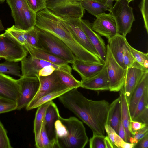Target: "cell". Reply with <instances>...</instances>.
<instances>
[{
    "instance_id": "cell-1",
    "label": "cell",
    "mask_w": 148,
    "mask_h": 148,
    "mask_svg": "<svg viewBox=\"0 0 148 148\" xmlns=\"http://www.w3.org/2000/svg\"><path fill=\"white\" fill-rule=\"evenodd\" d=\"M58 98L65 107L90 128L93 134L105 136L110 105L108 101L88 99L77 88L68 91Z\"/></svg>"
},
{
    "instance_id": "cell-2",
    "label": "cell",
    "mask_w": 148,
    "mask_h": 148,
    "mask_svg": "<svg viewBox=\"0 0 148 148\" xmlns=\"http://www.w3.org/2000/svg\"><path fill=\"white\" fill-rule=\"evenodd\" d=\"M35 26L58 38L69 47L77 60L86 62H102L98 56L78 43L62 17L46 8L36 13Z\"/></svg>"
},
{
    "instance_id": "cell-3",
    "label": "cell",
    "mask_w": 148,
    "mask_h": 148,
    "mask_svg": "<svg viewBox=\"0 0 148 148\" xmlns=\"http://www.w3.org/2000/svg\"><path fill=\"white\" fill-rule=\"evenodd\" d=\"M55 129L56 148H83L88 141L83 123L75 117L66 119L60 116Z\"/></svg>"
},
{
    "instance_id": "cell-4",
    "label": "cell",
    "mask_w": 148,
    "mask_h": 148,
    "mask_svg": "<svg viewBox=\"0 0 148 148\" xmlns=\"http://www.w3.org/2000/svg\"><path fill=\"white\" fill-rule=\"evenodd\" d=\"M38 39L42 49L67 61L69 63L72 64L76 60L67 46L51 33L39 29Z\"/></svg>"
},
{
    "instance_id": "cell-5",
    "label": "cell",
    "mask_w": 148,
    "mask_h": 148,
    "mask_svg": "<svg viewBox=\"0 0 148 148\" xmlns=\"http://www.w3.org/2000/svg\"><path fill=\"white\" fill-rule=\"evenodd\" d=\"M108 10L114 18L119 34L126 37L131 30L135 21L132 8L127 0H116Z\"/></svg>"
},
{
    "instance_id": "cell-6",
    "label": "cell",
    "mask_w": 148,
    "mask_h": 148,
    "mask_svg": "<svg viewBox=\"0 0 148 148\" xmlns=\"http://www.w3.org/2000/svg\"><path fill=\"white\" fill-rule=\"evenodd\" d=\"M28 51L7 32L0 34V60L18 62L27 56Z\"/></svg>"
},
{
    "instance_id": "cell-7",
    "label": "cell",
    "mask_w": 148,
    "mask_h": 148,
    "mask_svg": "<svg viewBox=\"0 0 148 148\" xmlns=\"http://www.w3.org/2000/svg\"><path fill=\"white\" fill-rule=\"evenodd\" d=\"M82 0H45L46 8L62 18H82L85 10L82 6Z\"/></svg>"
},
{
    "instance_id": "cell-8",
    "label": "cell",
    "mask_w": 148,
    "mask_h": 148,
    "mask_svg": "<svg viewBox=\"0 0 148 148\" xmlns=\"http://www.w3.org/2000/svg\"><path fill=\"white\" fill-rule=\"evenodd\" d=\"M106 46L107 54L104 63L110 82L109 90L112 92L119 91L124 84L127 69L123 68L118 64L112 56L108 44Z\"/></svg>"
},
{
    "instance_id": "cell-9",
    "label": "cell",
    "mask_w": 148,
    "mask_h": 148,
    "mask_svg": "<svg viewBox=\"0 0 148 148\" xmlns=\"http://www.w3.org/2000/svg\"><path fill=\"white\" fill-rule=\"evenodd\" d=\"M19 86V94L16 101V110H20L26 107L33 99L40 86V82L36 77L21 76L17 79Z\"/></svg>"
},
{
    "instance_id": "cell-10",
    "label": "cell",
    "mask_w": 148,
    "mask_h": 148,
    "mask_svg": "<svg viewBox=\"0 0 148 148\" xmlns=\"http://www.w3.org/2000/svg\"><path fill=\"white\" fill-rule=\"evenodd\" d=\"M21 76L23 77H36L39 71L47 66H52L56 70L72 74V69L68 64L56 65L49 62L32 57L26 56L21 61Z\"/></svg>"
},
{
    "instance_id": "cell-11",
    "label": "cell",
    "mask_w": 148,
    "mask_h": 148,
    "mask_svg": "<svg viewBox=\"0 0 148 148\" xmlns=\"http://www.w3.org/2000/svg\"><path fill=\"white\" fill-rule=\"evenodd\" d=\"M39 80L40 86L35 96L26 107L27 110L40 98L46 95L54 92L63 90L68 88L60 81L55 70L53 73L48 76H37Z\"/></svg>"
},
{
    "instance_id": "cell-12",
    "label": "cell",
    "mask_w": 148,
    "mask_h": 148,
    "mask_svg": "<svg viewBox=\"0 0 148 148\" xmlns=\"http://www.w3.org/2000/svg\"><path fill=\"white\" fill-rule=\"evenodd\" d=\"M93 30L108 39L119 33L115 21L110 13L101 14L96 17L92 25Z\"/></svg>"
},
{
    "instance_id": "cell-13",
    "label": "cell",
    "mask_w": 148,
    "mask_h": 148,
    "mask_svg": "<svg viewBox=\"0 0 148 148\" xmlns=\"http://www.w3.org/2000/svg\"><path fill=\"white\" fill-rule=\"evenodd\" d=\"M62 18L78 43L86 49L99 57L97 51L82 28L81 24L82 18L75 17Z\"/></svg>"
},
{
    "instance_id": "cell-14",
    "label": "cell",
    "mask_w": 148,
    "mask_h": 148,
    "mask_svg": "<svg viewBox=\"0 0 148 148\" xmlns=\"http://www.w3.org/2000/svg\"><path fill=\"white\" fill-rule=\"evenodd\" d=\"M148 71L136 61L132 66L127 69L126 74L124 86L121 89L129 103L132 93L142 77L144 73Z\"/></svg>"
},
{
    "instance_id": "cell-15",
    "label": "cell",
    "mask_w": 148,
    "mask_h": 148,
    "mask_svg": "<svg viewBox=\"0 0 148 148\" xmlns=\"http://www.w3.org/2000/svg\"><path fill=\"white\" fill-rule=\"evenodd\" d=\"M82 28L91 43L97 51L102 61L104 63L106 56L107 49L103 40L92 28V25L87 20L81 19Z\"/></svg>"
},
{
    "instance_id": "cell-16",
    "label": "cell",
    "mask_w": 148,
    "mask_h": 148,
    "mask_svg": "<svg viewBox=\"0 0 148 148\" xmlns=\"http://www.w3.org/2000/svg\"><path fill=\"white\" fill-rule=\"evenodd\" d=\"M81 82V87L84 88L95 91L109 90L110 82L105 64L96 75Z\"/></svg>"
},
{
    "instance_id": "cell-17",
    "label": "cell",
    "mask_w": 148,
    "mask_h": 148,
    "mask_svg": "<svg viewBox=\"0 0 148 148\" xmlns=\"http://www.w3.org/2000/svg\"><path fill=\"white\" fill-rule=\"evenodd\" d=\"M19 94L17 79L0 73V97L16 101Z\"/></svg>"
},
{
    "instance_id": "cell-18",
    "label": "cell",
    "mask_w": 148,
    "mask_h": 148,
    "mask_svg": "<svg viewBox=\"0 0 148 148\" xmlns=\"http://www.w3.org/2000/svg\"><path fill=\"white\" fill-rule=\"evenodd\" d=\"M104 63L84 62L76 60L72 64V69L80 75L82 80L91 78L99 72L104 66Z\"/></svg>"
},
{
    "instance_id": "cell-19",
    "label": "cell",
    "mask_w": 148,
    "mask_h": 148,
    "mask_svg": "<svg viewBox=\"0 0 148 148\" xmlns=\"http://www.w3.org/2000/svg\"><path fill=\"white\" fill-rule=\"evenodd\" d=\"M127 42L126 37L119 34L108 39V45L112 56L118 64L125 69L123 57Z\"/></svg>"
},
{
    "instance_id": "cell-20",
    "label": "cell",
    "mask_w": 148,
    "mask_h": 148,
    "mask_svg": "<svg viewBox=\"0 0 148 148\" xmlns=\"http://www.w3.org/2000/svg\"><path fill=\"white\" fill-rule=\"evenodd\" d=\"M60 116L57 106L52 100L51 101L46 109L44 119L46 132L51 140H56L55 124Z\"/></svg>"
},
{
    "instance_id": "cell-21",
    "label": "cell",
    "mask_w": 148,
    "mask_h": 148,
    "mask_svg": "<svg viewBox=\"0 0 148 148\" xmlns=\"http://www.w3.org/2000/svg\"><path fill=\"white\" fill-rule=\"evenodd\" d=\"M112 0H82V8L95 17L112 7Z\"/></svg>"
},
{
    "instance_id": "cell-22",
    "label": "cell",
    "mask_w": 148,
    "mask_h": 148,
    "mask_svg": "<svg viewBox=\"0 0 148 148\" xmlns=\"http://www.w3.org/2000/svg\"><path fill=\"white\" fill-rule=\"evenodd\" d=\"M148 88V71L144 73L134 90L129 103V109L132 118L136 106L146 89Z\"/></svg>"
},
{
    "instance_id": "cell-23",
    "label": "cell",
    "mask_w": 148,
    "mask_h": 148,
    "mask_svg": "<svg viewBox=\"0 0 148 148\" xmlns=\"http://www.w3.org/2000/svg\"><path fill=\"white\" fill-rule=\"evenodd\" d=\"M25 49L32 57L43 60L59 65H64L69 63L67 61L42 49L34 47L29 45Z\"/></svg>"
},
{
    "instance_id": "cell-24",
    "label": "cell",
    "mask_w": 148,
    "mask_h": 148,
    "mask_svg": "<svg viewBox=\"0 0 148 148\" xmlns=\"http://www.w3.org/2000/svg\"><path fill=\"white\" fill-rule=\"evenodd\" d=\"M119 91L121 104V118L125 131L126 142L129 143V138L133 135L131 127L132 119L129 109L128 103L123 91L121 89Z\"/></svg>"
},
{
    "instance_id": "cell-25",
    "label": "cell",
    "mask_w": 148,
    "mask_h": 148,
    "mask_svg": "<svg viewBox=\"0 0 148 148\" xmlns=\"http://www.w3.org/2000/svg\"><path fill=\"white\" fill-rule=\"evenodd\" d=\"M10 7L11 15L17 28L25 31L23 8L25 0H5Z\"/></svg>"
},
{
    "instance_id": "cell-26",
    "label": "cell",
    "mask_w": 148,
    "mask_h": 148,
    "mask_svg": "<svg viewBox=\"0 0 148 148\" xmlns=\"http://www.w3.org/2000/svg\"><path fill=\"white\" fill-rule=\"evenodd\" d=\"M121 117V104L119 96L110 104L107 124L110 125L117 134Z\"/></svg>"
},
{
    "instance_id": "cell-27",
    "label": "cell",
    "mask_w": 148,
    "mask_h": 148,
    "mask_svg": "<svg viewBox=\"0 0 148 148\" xmlns=\"http://www.w3.org/2000/svg\"><path fill=\"white\" fill-rule=\"evenodd\" d=\"M50 101L44 103L38 108L34 122V132L35 140L39 136L45 113Z\"/></svg>"
},
{
    "instance_id": "cell-28",
    "label": "cell",
    "mask_w": 148,
    "mask_h": 148,
    "mask_svg": "<svg viewBox=\"0 0 148 148\" xmlns=\"http://www.w3.org/2000/svg\"><path fill=\"white\" fill-rule=\"evenodd\" d=\"M35 146L37 148H56V140H51L47 135L44 120L39 136L35 140Z\"/></svg>"
},
{
    "instance_id": "cell-29",
    "label": "cell",
    "mask_w": 148,
    "mask_h": 148,
    "mask_svg": "<svg viewBox=\"0 0 148 148\" xmlns=\"http://www.w3.org/2000/svg\"><path fill=\"white\" fill-rule=\"evenodd\" d=\"M61 82L68 88L72 89L81 87V82L76 79L72 74L61 71L55 70Z\"/></svg>"
},
{
    "instance_id": "cell-30",
    "label": "cell",
    "mask_w": 148,
    "mask_h": 148,
    "mask_svg": "<svg viewBox=\"0 0 148 148\" xmlns=\"http://www.w3.org/2000/svg\"><path fill=\"white\" fill-rule=\"evenodd\" d=\"M23 11L25 31L28 30L35 26L36 13L29 8L25 0Z\"/></svg>"
},
{
    "instance_id": "cell-31",
    "label": "cell",
    "mask_w": 148,
    "mask_h": 148,
    "mask_svg": "<svg viewBox=\"0 0 148 148\" xmlns=\"http://www.w3.org/2000/svg\"><path fill=\"white\" fill-rule=\"evenodd\" d=\"M21 70V67L17 62L6 61L0 63V73L20 77Z\"/></svg>"
},
{
    "instance_id": "cell-32",
    "label": "cell",
    "mask_w": 148,
    "mask_h": 148,
    "mask_svg": "<svg viewBox=\"0 0 148 148\" xmlns=\"http://www.w3.org/2000/svg\"><path fill=\"white\" fill-rule=\"evenodd\" d=\"M71 89H72L70 88H67L44 95L40 98L32 105L30 108L29 110L38 108L44 103L52 101L53 99L58 97L62 94Z\"/></svg>"
},
{
    "instance_id": "cell-33",
    "label": "cell",
    "mask_w": 148,
    "mask_h": 148,
    "mask_svg": "<svg viewBox=\"0 0 148 148\" xmlns=\"http://www.w3.org/2000/svg\"><path fill=\"white\" fill-rule=\"evenodd\" d=\"M39 29L35 26L32 29L25 31L24 35L27 43L32 46L42 49L38 39Z\"/></svg>"
},
{
    "instance_id": "cell-34",
    "label": "cell",
    "mask_w": 148,
    "mask_h": 148,
    "mask_svg": "<svg viewBox=\"0 0 148 148\" xmlns=\"http://www.w3.org/2000/svg\"><path fill=\"white\" fill-rule=\"evenodd\" d=\"M131 52L136 61L143 67L148 71V54L138 50L129 44Z\"/></svg>"
},
{
    "instance_id": "cell-35",
    "label": "cell",
    "mask_w": 148,
    "mask_h": 148,
    "mask_svg": "<svg viewBox=\"0 0 148 148\" xmlns=\"http://www.w3.org/2000/svg\"><path fill=\"white\" fill-rule=\"evenodd\" d=\"M148 106V88L144 91L142 96L138 102L132 120L135 121L145 107Z\"/></svg>"
},
{
    "instance_id": "cell-36",
    "label": "cell",
    "mask_w": 148,
    "mask_h": 148,
    "mask_svg": "<svg viewBox=\"0 0 148 148\" xmlns=\"http://www.w3.org/2000/svg\"><path fill=\"white\" fill-rule=\"evenodd\" d=\"M17 107L16 101L0 97V114L16 110Z\"/></svg>"
},
{
    "instance_id": "cell-37",
    "label": "cell",
    "mask_w": 148,
    "mask_h": 148,
    "mask_svg": "<svg viewBox=\"0 0 148 148\" xmlns=\"http://www.w3.org/2000/svg\"><path fill=\"white\" fill-rule=\"evenodd\" d=\"M105 136L93 134L89 140L90 148H106L104 142Z\"/></svg>"
},
{
    "instance_id": "cell-38",
    "label": "cell",
    "mask_w": 148,
    "mask_h": 148,
    "mask_svg": "<svg viewBox=\"0 0 148 148\" xmlns=\"http://www.w3.org/2000/svg\"><path fill=\"white\" fill-rule=\"evenodd\" d=\"M7 132L0 121V148H11Z\"/></svg>"
},
{
    "instance_id": "cell-39",
    "label": "cell",
    "mask_w": 148,
    "mask_h": 148,
    "mask_svg": "<svg viewBox=\"0 0 148 148\" xmlns=\"http://www.w3.org/2000/svg\"><path fill=\"white\" fill-rule=\"evenodd\" d=\"M28 6L34 12L46 8L45 0H25Z\"/></svg>"
},
{
    "instance_id": "cell-40",
    "label": "cell",
    "mask_w": 148,
    "mask_h": 148,
    "mask_svg": "<svg viewBox=\"0 0 148 148\" xmlns=\"http://www.w3.org/2000/svg\"><path fill=\"white\" fill-rule=\"evenodd\" d=\"M129 43L126 44L123 57V62L125 69L132 66L136 62L134 58L129 46Z\"/></svg>"
},
{
    "instance_id": "cell-41",
    "label": "cell",
    "mask_w": 148,
    "mask_h": 148,
    "mask_svg": "<svg viewBox=\"0 0 148 148\" xmlns=\"http://www.w3.org/2000/svg\"><path fill=\"white\" fill-rule=\"evenodd\" d=\"M139 7L143 19L145 27L148 33V0H142Z\"/></svg>"
},
{
    "instance_id": "cell-42",
    "label": "cell",
    "mask_w": 148,
    "mask_h": 148,
    "mask_svg": "<svg viewBox=\"0 0 148 148\" xmlns=\"http://www.w3.org/2000/svg\"><path fill=\"white\" fill-rule=\"evenodd\" d=\"M148 134V127H145L134 133L129 139V143L137 144L147 134Z\"/></svg>"
},
{
    "instance_id": "cell-43",
    "label": "cell",
    "mask_w": 148,
    "mask_h": 148,
    "mask_svg": "<svg viewBox=\"0 0 148 148\" xmlns=\"http://www.w3.org/2000/svg\"><path fill=\"white\" fill-rule=\"evenodd\" d=\"M114 145L116 148H134L136 144L126 142L122 139L116 133L114 137Z\"/></svg>"
},
{
    "instance_id": "cell-44",
    "label": "cell",
    "mask_w": 148,
    "mask_h": 148,
    "mask_svg": "<svg viewBox=\"0 0 148 148\" xmlns=\"http://www.w3.org/2000/svg\"><path fill=\"white\" fill-rule=\"evenodd\" d=\"M135 121H138L148 125V106L145 107Z\"/></svg>"
},
{
    "instance_id": "cell-45",
    "label": "cell",
    "mask_w": 148,
    "mask_h": 148,
    "mask_svg": "<svg viewBox=\"0 0 148 148\" xmlns=\"http://www.w3.org/2000/svg\"><path fill=\"white\" fill-rule=\"evenodd\" d=\"M56 69L55 68L52 66H46L39 71L37 76H49L52 74Z\"/></svg>"
},
{
    "instance_id": "cell-46",
    "label": "cell",
    "mask_w": 148,
    "mask_h": 148,
    "mask_svg": "<svg viewBox=\"0 0 148 148\" xmlns=\"http://www.w3.org/2000/svg\"><path fill=\"white\" fill-rule=\"evenodd\" d=\"M146 127H148V125L145 123L132 120H131V127L133 135L135 132Z\"/></svg>"
},
{
    "instance_id": "cell-47",
    "label": "cell",
    "mask_w": 148,
    "mask_h": 148,
    "mask_svg": "<svg viewBox=\"0 0 148 148\" xmlns=\"http://www.w3.org/2000/svg\"><path fill=\"white\" fill-rule=\"evenodd\" d=\"M105 132L108 134V136L114 144L115 136L117 133L116 131L110 125L108 124L105 125Z\"/></svg>"
},
{
    "instance_id": "cell-48",
    "label": "cell",
    "mask_w": 148,
    "mask_h": 148,
    "mask_svg": "<svg viewBox=\"0 0 148 148\" xmlns=\"http://www.w3.org/2000/svg\"><path fill=\"white\" fill-rule=\"evenodd\" d=\"M148 147V134L143 138L136 145L134 148H147Z\"/></svg>"
},
{
    "instance_id": "cell-49",
    "label": "cell",
    "mask_w": 148,
    "mask_h": 148,
    "mask_svg": "<svg viewBox=\"0 0 148 148\" xmlns=\"http://www.w3.org/2000/svg\"><path fill=\"white\" fill-rule=\"evenodd\" d=\"M117 134L122 139L126 141L125 131L121 118Z\"/></svg>"
},
{
    "instance_id": "cell-50",
    "label": "cell",
    "mask_w": 148,
    "mask_h": 148,
    "mask_svg": "<svg viewBox=\"0 0 148 148\" xmlns=\"http://www.w3.org/2000/svg\"><path fill=\"white\" fill-rule=\"evenodd\" d=\"M104 142L106 148H116V146L111 141L108 136H105Z\"/></svg>"
},
{
    "instance_id": "cell-51",
    "label": "cell",
    "mask_w": 148,
    "mask_h": 148,
    "mask_svg": "<svg viewBox=\"0 0 148 148\" xmlns=\"http://www.w3.org/2000/svg\"><path fill=\"white\" fill-rule=\"evenodd\" d=\"M4 29V27L2 24V21L0 19V32L2 31Z\"/></svg>"
},
{
    "instance_id": "cell-52",
    "label": "cell",
    "mask_w": 148,
    "mask_h": 148,
    "mask_svg": "<svg viewBox=\"0 0 148 148\" xmlns=\"http://www.w3.org/2000/svg\"><path fill=\"white\" fill-rule=\"evenodd\" d=\"M5 0H0V3H3Z\"/></svg>"
},
{
    "instance_id": "cell-53",
    "label": "cell",
    "mask_w": 148,
    "mask_h": 148,
    "mask_svg": "<svg viewBox=\"0 0 148 148\" xmlns=\"http://www.w3.org/2000/svg\"><path fill=\"white\" fill-rule=\"evenodd\" d=\"M127 0L128 1V2L129 3H130V2H131L132 1H133L134 0Z\"/></svg>"
},
{
    "instance_id": "cell-54",
    "label": "cell",
    "mask_w": 148,
    "mask_h": 148,
    "mask_svg": "<svg viewBox=\"0 0 148 148\" xmlns=\"http://www.w3.org/2000/svg\"><path fill=\"white\" fill-rule=\"evenodd\" d=\"M112 0V1H115L116 0Z\"/></svg>"
}]
</instances>
